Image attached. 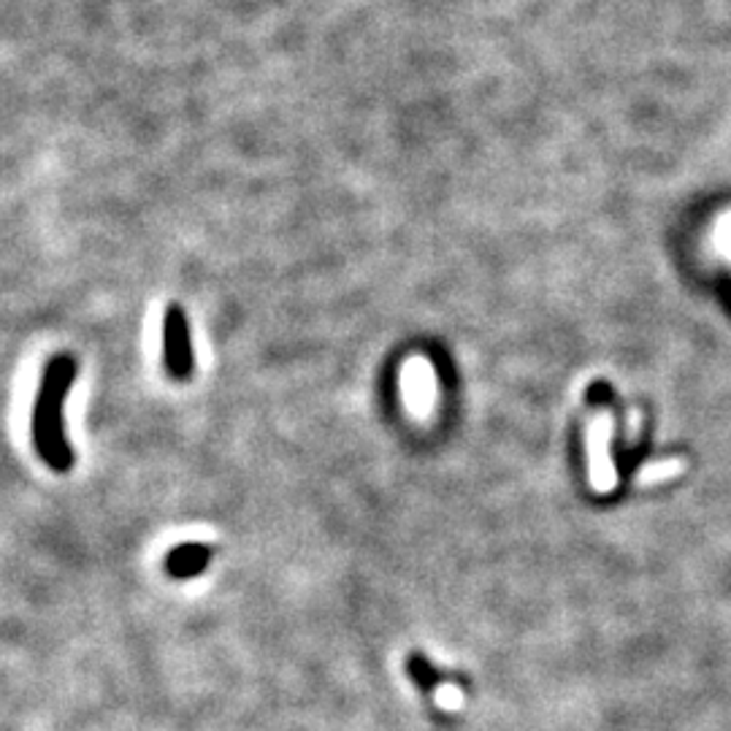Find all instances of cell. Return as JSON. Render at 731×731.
Segmentation results:
<instances>
[{"instance_id": "obj_3", "label": "cell", "mask_w": 731, "mask_h": 731, "mask_svg": "<svg viewBox=\"0 0 731 731\" xmlns=\"http://www.w3.org/2000/svg\"><path fill=\"white\" fill-rule=\"evenodd\" d=\"M206 561H209V550L201 548V544H184V548L174 550L171 561H168V566H171L174 575H195L198 569H204Z\"/></svg>"}, {"instance_id": "obj_1", "label": "cell", "mask_w": 731, "mask_h": 731, "mask_svg": "<svg viewBox=\"0 0 731 731\" xmlns=\"http://www.w3.org/2000/svg\"><path fill=\"white\" fill-rule=\"evenodd\" d=\"M74 358L57 356L52 363H47L41 390H38L36 412H33V441H36V450L57 472H65L74 463V452H70L63 431V401L65 393L74 385Z\"/></svg>"}, {"instance_id": "obj_2", "label": "cell", "mask_w": 731, "mask_h": 731, "mask_svg": "<svg viewBox=\"0 0 731 731\" xmlns=\"http://www.w3.org/2000/svg\"><path fill=\"white\" fill-rule=\"evenodd\" d=\"M163 356H166V369L177 380H188L193 371V345H190L188 318L182 307H168L166 325H163Z\"/></svg>"}]
</instances>
